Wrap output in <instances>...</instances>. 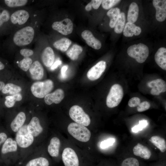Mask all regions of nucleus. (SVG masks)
<instances>
[{"label":"nucleus","mask_w":166,"mask_h":166,"mask_svg":"<svg viewBox=\"0 0 166 166\" xmlns=\"http://www.w3.org/2000/svg\"><path fill=\"white\" fill-rule=\"evenodd\" d=\"M29 18L28 12L24 10H19L14 12L11 15L10 19L13 24L22 25L26 23Z\"/></svg>","instance_id":"4468645a"},{"label":"nucleus","mask_w":166,"mask_h":166,"mask_svg":"<svg viewBox=\"0 0 166 166\" xmlns=\"http://www.w3.org/2000/svg\"><path fill=\"white\" fill-rule=\"evenodd\" d=\"M17 149V144L16 141L9 138L6 139L2 146V152L6 154L9 152L16 151Z\"/></svg>","instance_id":"b1692460"},{"label":"nucleus","mask_w":166,"mask_h":166,"mask_svg":"<svg viewBox=\"0 0 166 166\" xmlns=\"http://www.w3.org/2000/svg\"><path fill=\"white\" fill-rule=\"evenodd\" d=\"M121 0H103L102 6L105 9L109 10L119 2Z\"/></svg>","instance_id":"c9c22d12"},{"label":"nucleus","mask_w":166,"mask_h":166,"mask_svg":"<svg viewBox=\"0 0 166 166\" xmlns=\"http://www.w3.org/2000/svg\"><path fill=\"white\" fill-rule=\"evenodd\" d=\"M34 35V28L30 26H27L17 31L14 34L13 41L17 46L28 45L32 41Z\"/></svg>","instance_id":"f257e3e1"},{"label":"nucleus","mask_w":166,"mask_h":166,"mask_svg":"<svg viewBox=\"0 0 166 166\" xmlns=\"http://www.w3.org/2000/svg\"><path fill=\"white\" fill-rule=\"evenodd\" d=\"M140 103V99L138 97H134L129 100L128 105L130 107H134L138 106Z\"/></svg>","instance_id":"79ce46f5"},{"label":"nucleus","mask_w":166,"mask_h":166,"mask_svg":"<svg viewBox=\"0 0 166 166\" xmlns=\"http://www.w3.org/2000/svg\"><path fill=\"white\" fill-rule=\"evenodd\" d=\"M13 96L14 98L15 101H20L22 100V95L20 93L16 94Z\"/></svg>","instance_id":"09e8293b"},{"label":"nucleus","mask_w":166,"mask_h":166,"mask_svg":"<svg viewBox=\"0 0 166 166\" xmlns=\"http://www.w3.org/2000/svg\"><path fill=\"white\" fill-rule=\"evenodd\" d=\"M32 63V59L29 57H24L18 64V66L24 71H27Z\"/></svg>","instance_id":"72a5a7b5"},{"label":"nucleus","mask_w":166,"mask_h":166,"mask_svg":"<svg viewBox=\"0 0 166 166\" xmlns=\"http://www.w3.org/2000/svg\"><path fill=\"white\" fill-rule=\"evenodd\" d=\"M26 119V115L24 112L19 113L10 124L12 130L14 132H17L23 126Z\"/></svg>","instance_id":"4be33fe9"},{"label":"nucleus","mask_w":166,"mask_h":166,"mask_svg":"<svg viewBox=\"0 0 166 166\" xmlns=\"http://www.w3.org/2000/svg\"><path fill=\"white\" fill-rule=\"evenodd\" d=\"M134 154L146 160H149L152 156L150 150L146 146L138 143L133 149Z\"/></svg>","instance_id":"f3484780"},{"label":"nucleus","mask_w":166,"mask_h":166,"mask_svg":"<svg viewBox=\"0 0 166 166\" xmlns=\"http://www.w3.org/2000/svg\"><path fill=\"white\" fill-rule=\"evenodd\" d=\"M147 86L150 88L154 87L160 93L166 91V83L161 79H157L152 80L147 83Z\"/></svg>","instance_id":"a878e982"},{"label":"nucleus","mask_w":166,"mask_h":166,"mask_svg":"<svg viewBox=\"0 0 166 166\" xmlns=\"http://www.w3.org/2000/svg\"><path fill=\"white\" fill-rule=\"evenodd\" d=\"M71 43V42L69 39L63 38L55 42L53 44V46L57 49L62 52L67 50Z\"/></svg>","instance_id":"cd10ccee"},{"label":"nucleus","mask_w":166,"mask_h":166,"mask_svg":"<svg viewBox=\"0 0 166 166\" xmlns=\"http://www.w3.org/2000/svg\"><path fill=\"white\" fill-rule=\"evenodd\" d=\"M139 8L137 4L132 3L129 6L128 12L127 21L128 22L133 23L137 21L139 14Z\"/></svg>","instance_id":"5701e85b"},{"label":"nucleus","mask_w":166,"mask_h":166,"mask_svg":"<svg viewBox=\"0 0 166 166\" xmlns=\"http://www.w3.org/2000/svg\"><path fill=\"white\" fill-rule=\"evenodd\" d=\"M7 138V136L6 133L4 132L0 133V146L5 142Z\"/></svg>","instance_id":"de8ad7c7"},{"label":"nucleus","mask_w":166,"mask_h":166,"mask_svg":"<svg viewBox=\"0 0 166 166\" xmlns=\"http://www.w3.org/2000/svg\"><path fill=\"white\" fill-rule=\"evenodd\" d=\"M64 95L63 90L61 89H58L54 92L46 95L44 97V101L48 105H50L53 103L58 104L62 101Z\"/></svg>","instance_id":"f8f14e48"},{"label":"nucleus","mask_w":166,"mask_h":166,"mask_svg":"<svg viewBox=\"0 0 166 166\" xmlns=\"http://www.w3.org/2000/svg\"><path fill=\"white\" fill-rule=\"evenodd\" d=\"M10 18V13L8 10H4L1 13L0 12V26L4 23L8 21Z\"/></svg>","instance_id":"4c0bfd02"},{"label":"nucleus","mask_w":166,"mask_h":166,"mask_svg":"<svg viewBox=\"0 0 166 166\" xmlns=\"http://www.w3.org/2000/svg\"><path fill=\"white\" fill-rule=\"evenodd\" d=\"M123 90L120 85L115 84L110 88L106 100V105L109 108H113L117 106L123 98Z\"/></svg>","instance_id":"39448f33"},{"label":"nucleus","mask_w":166,"mask_h":166,"mask_svg":"<svg viewBox=\"0 0 166 166\" xmlns=\"http://www.w3.org/2000/svg\"><path fill=\"white\" fill-rule=\"evenodd\" d=\"M5 102V106L7 108H11L14 106L15 101L13 95L8 96L6 97Z\"/></svg>","instance_id":"ea45409f"},{"label":"nucleus","mask_w":166,"mask_h":166,"mask_svg":"<svg viewBox=\"0 0 166 166\" xmlns=\"http://www.w3.org/2000/svg\"><path fill=\"white\" fill-rule=\"evenodd\" d=\"M120 14V10L117 7L111 9L107 12V15L110 18L109 25L110 27H114Z\"/></svg>","instance_id":"393cba45"},{"label":"nucleus","mask_w":166,"mask_h":166,"mask_svg":"<svg viewBox=\"0 0 166 166\" xmlns=\"http://www.w3.org/2000/svg\"><path fill=\"white\" fill-rule=\"evenodd\" d=\"M28 132L33 136H37L43 131V128L40 124L39 119L36 117H33L27 125Z\"/></svg>","instance_id":"dca6fc26"},{"label":"nucleus","mask_w":166,"mask_h":166,"mask_svg":"<svg viewBox=\"0 0 166 166\" xmlns=\"http://www.w3.org/2000/svg\"><path fill=\"white\" fill-rule=\"evenodd\" d=\"M141 164L138 159L129 157L124 159L121 163L120 166H141Z\"/></svg>","instance_id":"473e14b6"},{"label":"nucleus","mask_w":166,"mask_h":166,"mask_svg":"<svg viewBox=\"0 0 166 166\" xmlns=\"http://www.w3.org/2000/svg\"><path fill=\"white\" fill-rule=\"evenodd\" d=\"M34 140V136L28 131L27 125L23 126L17 132L16 140L20 147H29L33 143Z\"/></svg>","instance_id":"0eeeda50"},{"label":"nucleus","mask_w":166,"mask_h":166,"mask_svg":"<svg viewBox=\"0 0 166 166\" xmlns=\"http://www.w3.org/2000/svg\"><path fill=\"white\" fill-rule=\"evenodd\" d=\"M127 53L130 57L136 59L139 63L144 62L149 55L148 46L142 43L130 46L127 49Z\"/></svg>","instance_id":"7ed1b4c3"},{"label":"nucleus","mask_w":166,"mask_h":166,"mask_svg":"<svg viewBox=\"0 0 166 166\" xmlns=\"http://www.w3.org/2000/svg\"><path fill=\"white\" fill-rule=\"evenodd\" d=\"M69 113L71 119L77 123L85 126H89L90 123L89 116L78 105H74L71 107Z\"/></svg>","instance_id":"423d86ee"},{"label":"nucleus","mask_w":166,"mask_h":166,"mask_svg":"<svg viewBox=\"0 0 166 166\" xmlns=\"http://www.w3.org/2000/svg\"><path fill=\"white\" fill-rule=\"evenodd\" d=\"M123 34L126 37H132L135 35H139L141 32V28L134 23L127 22L123 30Z\"/></svg>","instance_id":"aec40b11"},{"label":"nucleus","mask_w":166,"mask_h":166,"mask_svg":"<svg viewBox=\"0 0 166 166\" xmlns=\"http://www.w3.org/2000/svg\"><path fill=\"white\" fill-rule=\"evenodd\" d=\"M20 53L24 57H29L34 54V51L32 50L27 49H21Z\"/></svg>","instance_id":"37998d69"},{"label":"nucleus","mask_w":166,"mask_h":166,"mask_svg":"<svg viewBox=\"0 0 166 166\" xmlns=\"http://www.w3.org/2000/svg\"><path fill=\"white\" fill-rule=\"evenodd\" d=\"M60 144V140L57 137H53L51 139L48 151L51 156L57 157L58 156Z\"/></svg>","instance_id":"412c9836"},{"label":"nucleus","mask_w":166,"mask_h":166,"mask_svg":"<svg viewBox=\"0 0 166 166\" xmlns=\"http://www.w3.org/2000/svg\"><path fill=\"white\" fill-rule=\"evenodd\" d=\"M103 0H91L90 3L94 9H97L99 7L101 4Z\"/></svg>","instance_id":"a18cd8bd"},{"label":"nucleus","mask_w":166,"mask_h":166,"mask_svg":"<svg viewBox=\"0 0 166 166\" xmlns=\"http://www.w3.org/2000/svg\"><path fill=\"white\" fill-rule=\"evenodd\" d=\"M62 158L65 166H79L78 156L72 148L68 147L64 149L62 154Z\"/></svg>","instance_id":"6e6552de"},{"label":"nucleus","mask_w":166,"mask_h":166,"mask_svg":"<svg viewBox=\"0 0 166 166\" xmlns=\"http://www.w3.org/2000/svg\"><path fill=\"white\" fill-rule=\"evenodd\" d=\"M52 28L64 35L71 34L73 30V25L71 20L68 18L59 22H55L52 25Z\"/></svg>","instance_id":"1a4fd4ad"},{"label":"nucleus","mask_w":166,"mask_h":166,"mask_svg":"<svg viewBox=\"0 0 166 166\" xmlns=\"http://www.w3.org/2000/svg\"><path fill=\"white\" fill-rule=\"evenodd\" d=\"M106 67V63L105 61H99L88 71L87 74L88 78L91 81L98 79L104 72Z\"/></svg>","instance_id":"9d476101"},{"label":"nucleus","mask_w":166,"mask_h":166,"mask_svg":"<svg viewBox=\"0 0 166 166\" xmlns=\"http://www.w3.org/2000/svg\"><path fill=\"white\" fill-rule=\"evenodd\" d=\"M53 83L50 80L36 82L32 85L31 91L34 96L38 98H43L49 93L53 88Z\"/></svg>","instance_id":"20e7f679"},{"label":"nucleus","mask_w":166,"mask_h":166,"mask_svg":"<svg viewBox=\"0 0 166 166\" xmlns=\"http://www.w3.org/2000/svg\"><path fill=\"white\" fill-rule=\"evenodd\" d=\"M82 38L89 46L96 49H99L101 47L100 41L94 37L92 33L89 30H85L81 34Z\"/></svg>","instance_id":"ddd939ff"},{"label":"nucleus","mask_w":166,"mask_h":166,"mask_svg":"<svg viewBox=\"0 0 166 166\" xmlns=\"http://www.w3.org/2000/svg\"><path fill=\"white\" fill-rule=\"evenodd\" d=\"M149 141L158 148L162 152L166 150V143L163 138L158 136H153L149 139Z\"/></svg>","instance_id":"bb28decb"},{"label":"nucleus","mask_w":166,"mask_h":166,"mask_svg":"<svg viewBox=\"0 0 166 166\" xmlns=\"http://www.w3.org/2000/svg\"><path fill=\"white\" fill-rule=\"evenodd\" d=\"M62 64L61 61L59 59H57L50 67V69L51 70H54Z\"/></svg>","instance_id":"49530a36"},{"label":"nucleus","mask_w":166,"mask_h":166,"mask_svg":"<svg viewBox=\"0 0 166 166\" xmlns=\"http://www.w3.org/2000/svg\"><path fill=\"white\" fill-rule=\"evenodd\" d=\"M148 123L147 120H141L139 121L138 124L133 127L132 129V131L134 132H136L139 131L145 128L148 125Z\"/></svg>","instance_id":"e433bc0d"},{"label":"nucleus","mask_w":166,"mask_h":166,"mask_svg":"<svg viewBox=\"0 0 166 166\" xmlns=\"http://www.w3.org/2000/svg\"><path fill=\"white\" fill-rule=\"evenodd\" d=\"M165 166L163 165H156V166Z\"/></svg>","instance_id":"864d4df0"},{"label":"nucleus","mask_w":166,"mask_h":166,"mask_svg":"<svg viewBox=\"0 0 166 166\" xmlns=\"http://www.w3.org/2000/svg\"><path fill=\"white\" fill-rule=\"evenodd\" d=\"M92 6L90 2L88 3L85 7V9L87 11H89L92 9Z\"/></svg>","instance_id":"8fccbe9b"},{"label":"nucleus","mask_w":166,"mask_h":166,"mask_svg":"<svg viewBox=\"0 0 166 166\" xmlns=\"http://www.w3.org/2000/svg\"><path fill=\"white\" fill-rule=\"evenodd\" d=\"M5 68V65L0 60V70L3 69Z\"/></svg>","instance_id":"603ef678"},{"label":"nucleus","mask_w":166,"mask_h":166,"mask_svg":"<svg viewBox=\"0 0 166 166\" xmlns=\"http://www.w3.org/2000/svg\"><path fill=\"white\" fill-rule=\"evenodd\" d=\"M68 68V66L67 65H65L62 67L60 75V78L61 80H64L67 78V76L66 71Z\"/></svg>","instance_id":"c03bdc74"},{"label":"nucleus","mask_w":166,"mask_h":166,"mask_svg":"<svg viewBox=\"0 0 166 166\" xmlns=\"http://www.w3.org/2000/svg\"><path fill=\"white\" fill-rule=\"evenodd\" d=\"M83 51L82 47L77 44H74L66 52V55L72 60H77L79 55Z\"/></svg>","instance_id":"c85d7f7f"},{"label":"nucleus","mask_w":166,"mask_h":166,"mask_svg":"<svg viewBox=\"0 0 166 166\" xmlns=\"http://www.w3.org/2000/svg\"><path fill=\"white\" fill-rule=\"evenodd\" d=\"M21 91L22 89L20 87L11 83H9L5 85L2 90L3 93H9L12 95L19 93Z\"/></svg>","instance_id":"c756f323"},{"label":"nucleus","mask_w":166,"mask_h":166,"mask_svg":"<svg viewBox=\"0 0 166 166\" xmlns=\"http://www.w3.org/2000/svg\"><path fill=\"white\" fill-rule=\"evenodd\" d=\"M115 141L114 138H111L102 141L100 144L101 148L104 149L113 145Z\"/></svg>","instance_id":"a19ab883"},{"label":"nucleus","mask_w":166,"mask_h":166,"mask_svg":"<svg viewBox=\"0 0 166 166\" xmlns=\"http://www.w3.org/2000/svg\"><path fill=\"white\" fill-rule=\"evenodd\" d=\"M155 61L161 69L166 70V49L165 47L159 48L154 56Z\"/></svg>","instance_id":"6ab92c4d"},{"label":"nucleus","mask_w":166,"mask_h":166,"mask_svg":"<svg viewBox=\"0 0 166 166\" xmlns=\"http://www.w3.org/2000/svg\"><path fill=\"white\" fill-rule=\"evenodd\" d=\"M150 107V104L148 101H144L140 103L137 106V111L139 112H142L148 110Z\"/></svg>","instance_id":"58836bf2"},{"label":"nucleus","mask_w":166,"mask_h":166,"mask_svg":"<svg viewBox=\"0 0 166 166\" xmlns=\"http://www.w3.org/2000/svg\"><path fill=\"white\" fill-rule=\"evenodd\" d=\"M5 85V83L0 81V91L2 90Z\"/></svg>","instance_id":"3c124183"},{"label":"nucleus","mask_w":166,"mask_h":166,"mask_svg":"<svg viewBox=\"0 0 166 166\" xmlns=\"http://www.w3.org/2000/svg\"><path fill=\"white\" fill-rule=\"evenodd\" d=\"M29 70L33 79L39 80L42 78L44 73V69L39 61H36L33 63Z\"/></svg>","instance_id":"2eb2a0df"},{"label":"nucleus","mask_w":166,"mask_h":166,"mask_svg":"<svg viewBox=\"0 0 166 166\" xmlns=\"http://www.w3.org/2000/svg\"><path fill=\"white\" fill-rule=\"evenodd\" d=\"M49 163L45 158L39 157L30 161L26 166H49Z\"/></svg>","instance_id":"2f4dec72"},{"label":"nucleus","mask_w":166,"mask_h":166,"mask_svg":"<svg viewBox=\"0 0 166 166\" xmlns=\"http://www.w3.org/2000/svg\"><path fill=\"white\" fill-rule=\"evenodd\" d=\"M125 14L121 12L114 27V31L116 33L120 34L122 32L125 27Z\"/></svg>","instance_id":"7c9ffc66"},{"label":"nucleus","mask_w":166,"mask_h":166,"mask_svg":"<svg viewBox=\"0 0 166 166\" xmlns=\"http://www.w3.org/2000/svg\"><path fill=\"white\" fill-rule=\"evenodd\" d=\"M41 57L43 63L47 67H51L54 62V53L52 48L50 47H46L43 50Z\"/></svg>","instance_id":"a211bd4d"},{"label":"nucleus","mask_w":166,"mask_h":166,"mask_svg":"<svg viewBox=\"0 0 166 166\" xmlns=\"http://www.w3.org/2000/svg\"><path fill=\"white\" fill-rule=\"evenodd\" d=\"M6 4L8 7H13L23 6L25 5L28 0H5Z\"/></svg>","instance_id":"f704fd0d"},{"label":"nucleus","mask_w":166,"mask_h":166,"mask_svg":"<svg viewBox=\"0 0 166 166\" xmlns=\"http://www.w3.org/2000/svg\"><path fill=\"white\" fill-rule=\"evenodd\" d=\"M69 133L73 137L82 142H87L89 140L91 132L85 126L76 123H71L68 126Z\"/></svg>","instance_id":"f03ea898"},{"label":"nucleus","mask_w":166,"mask_h":166,"mask_svg":"<svg viewBox=\"0 0 166 166\" xmlns=\"http://www.w3.org/2000/svg\"><path fill=\"white\" fill-rule=\"evenodd\" d=\"M152 3L156 10V20L160 22L164 21L166 18V0H153Z\"/></svg>","instance_id":"9b49d317"}]
</instances>
